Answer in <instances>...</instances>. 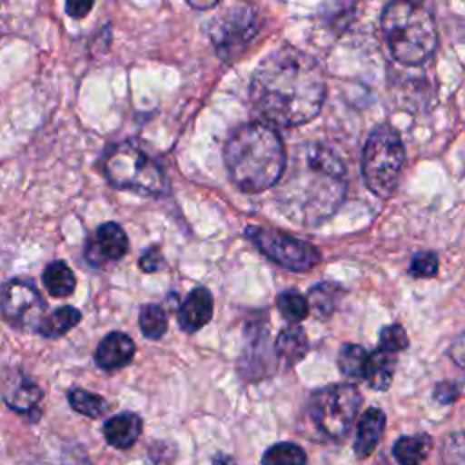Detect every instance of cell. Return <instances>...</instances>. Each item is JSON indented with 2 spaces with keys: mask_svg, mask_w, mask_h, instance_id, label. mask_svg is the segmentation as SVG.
Segmentation results:
<instances>
[{
  "mask_svg": "<svg viewBox=\"0 0 465 465\" xmlns=\"http://www.w3.org/2000/svg\"><path fill=\"white\" fill-rule=\"evenodd\" d=\"M262 465H307L305 450L292 441H280L271 445L263 456Z\"/></svg>",
  "mask_w": 465,
  "mask_h": 465,
  "instance_id": "603a6c76",
  "label": "cell"
},
{
  "mask_svg": "<svg viewBox=\"0 0 465 465\" xmlns=\"http://www.w3.org/2000/svg\"><path fill=\"white\" fill-rule=\"evenodd\" d=\"M456 347V354H458V358H456V361H458V365H463V356H461V352H463V347H461V336L456 340V343H454Z\"/></svg>",
  "mask_w": 465,
  "mask_h": 465,
  "instance_id": "8d00e7d4",
  "label": "cell"
},
{
  "mask_svg": "<svg viewBox=\"0 0 465 465\" xmlns=\"http://www.w3.org/2000/svg\"><path fill=\"white\" fill-rule=\"evenodd\" d=\"M367 360H369V352L358 343H343L338 352V367L341 374L347 378L363 380Z\"/></svg>",
  "mask_w": 465,
  "mask_h": 465,
  "instance_id": "7402d4cb",
  "label": "cell"
},
{
  "mask_svg": "<svg viewBox=\"0 0 465 465\" xmlns=\"http://www.w3.org/2000/svg\"><path fill=\"white\" fill-rule=\"evenodd\" d=\"M411 2H420V0H411Z\"/></svg>",
  "mask_w": 465,
  "mask_h": 465,
  "instance_id": "f35d334b",
  "label": "cell"
},
{
  "mask_svg": "<svg viewBox=\"0 0 465 465\" xmlns=\"http://www.w3.org/2000/svg\"><path fill=\"white\" fill-rule=\"evenodd\" d=\"M44 307L45 303L38 289L29 280L15 278L2 287L0 309L9 323L22 327L31 323L33 320H42L40 314Z\"/></svg>",
  "mask_w": 465,
  "mask_h": 465,
  "instance_id": "30bf717a",
  "label": "cell"
},
{
  "mask_svg": "<svg viewBox=\"0 0 465 465\" xmlns=\"http://www.w3.org/2000/svg\"><path fill=\"white\" fill-rule=\"evenodd\" d=\"M40 398H42L40 387L25 378H22L18 381V385L11 392L5 394L7 405L15 411H29L40 401Z\"/></svg>",
  "mask_w": 465,
  "mask_h": 465,
  "instance_id": "484cf974",
  "label": "cell"
},
{
  "mask_svg": "<svg viewBox=\"0 0 465 465\" xmlns=\"http://www.w3.org/2000/svg\"><path fill=\"white\" fill-rule=\"evenodd\" d=\"M134 358V341L124 332H109L96 347L94 360L104 371L125 367Z\"/></svg>",
  "mask_w": 465,
  "mask_h": 465,
  "instance_id": "4fadbf2b",
  "label": "cell"
},
{
  "mask_svg": "<svg viewBox=\"0 0 465 465\" xmlns=\"http://www.w3.org/2000/svg\"><path fill=\"white\" fill-rule=\"evenodd\" d=\"M42 282H44L47 292L54 298H65V296L73 294L74 285H76L73 271L62 260H54L45 267V271L42 274Z\"/></svg>",
  "mask_w": 465,
  "mask_h": 465,
  "instance_id": "d6986e66",
  "label": "cell"
},
{
  "mask_svg": "<svg viewBox=\"0 0 465 465\" xmlns=\"http://www.w3.org/2000/svg\"><path fill=\"white\" fill-rule=\"evenodd\" d=\"M309 341L307 334L300 325H287L280 331L274 341V351L280 360H283L287 365H296L303 356L307 354Z\"/></svg>",
  "mask_w": 465,
  "mask_h": 465,
  "instance_id": "2e32d148",
  "label": "cell"
},
{
  "mask_svg": "<svg viewBox=\"0 0 465 465\" xmlns=\"http://www.w3.org/2000/svg\"><path fill=\"white\" fill-rule=\"evenodd\" d=\"M249 240L276 265L289 271H311L322 260L320 251L300 238H294L278 229L249 225L245 229Z\"/></svg>",
  "mask_w": 465,
  "mask_h": 465,
  "instance_id": "ba28073f",
  "label": "cell"
},
{
  "mask_svg": "<svg viewBox=\"0 0 465 465\" xmlns=\"http://www.w3.org/2000/svg\"><path fill=\"white\" fill-rule=\"evenodd\" d=\"M67 400H69V405L76 412H80L87 418H100L107 411L105 400L94 392L85 391V389H71L67 392Z\"/></svg>",
  "mask_w": 465,
  "mask_h": 465,
  "instance_id": "d4e9b609",
  "label": "cell"
},
{
  "mask_svg": "<svg viewBox=\"0 0 465 465\" xmlns=\"http://www.w3.org/2000/svg\"><path fill=\"white\" fill-rule=\"evenodd\" d=\"M223 158L231 182L247 194L274 187L287 162L276 129L262 122L236 127L225 143Z\"/></svg>",
  "mask_w": 465,
  "mask_h": 465,
  "instance_id": "3957f363",
  "label": "cell"
},
{
  "mask_svg": "<svg viewBox=\"0 0 465 465\" xmlns=\"http://www.w3.org/2000/svg\"><path fill=\"white\" fill-rule=\"evenodd\" d=\"M258 29L260 22L254 9L245 4H234L211 20L209 35L216 53L225 62H232L247 49Z\"/></svg>",
  "mask_w": 465,
  "mask_h": 465,
  "instance_id": "9c48e42d",
  "label": "cell"
},
{
  "mask_svg": "<svg viewBox=\"0 0 465 465\" xmlns=\"http://www.w3.org/2000/svg\"><path fill=\"white\" fill-rule=\"evenodd\" d=\"M460 396V387L452 381H443L434 387V398L441 403H452Z\"/></svg>",
  "mask_w": 465,
  "mask_h": 465,
  "instance_id": "1f68e13d",
  "label": "cell"
},
{
  "mask_svg": "<svg viewBox=\"0 0 465 465\" xmlns=\"http://www.w3.org/2000/svg\"><path fill=\"white\" fill-rule=\"evenodd\" d=\"M213 465H234V460L225 454H218L213 458Z\"/></svg>",
  "mask_w": 465,
  "mask_h": 465,
  "instance_id": "d590c367",
  "label": "cell"
},
{
  "mask_svg": "<svg viewBox=\"0 0 465 465\" xmlns=\"http://www.w3.org/2000/svg\"><path fill=\"white\" fill-rule=\"evenodd\" d=\"M105 441L114 449H129L142 432V418L136 412H120L111 416L102 427Z\"/></svg>",
  "mask_w": 465,
  "mask_h": 465,
  "instance_id": "5bb4252c",
  "label": "cell"
},
{
  "mask_svg": "<svg viewBox=\"0 0 465 465\" xmlns=\"http://www.w3.org/2000/svg\"><path fill=\"white\" fill-rule=\"evenodd\" d=\"M160 267H163V256H162L160 249L151 247V249L143 251V254L140 258V269L145 272H154Z\"/></svg>",
  "mask_w": 465,
  "mask_h": 465,
  "instance_id": "4dcf8cb0",
  "label": "cell"
},
{
  "mask_svg": "<svg viewBox=\"0 0 465 465\" xmlns=\"http://www.w3.org/2000/svg\"><path fill=\"white\" fill-rule=\"evenodd\" d=\"M385 430V414L381 409L378 407H369L360 421H358V429H356V438H354V454L358 458H367L374 452V449L378 447V441L381 438Z\"/></svg>",
  "mask_w": 465,
  "mask_h": 465,
  "instance_id": "9a60e30c",
  "label": "cell"
},
{
  "mask_svg": "<svg viewBox=\"0 0 465 465\" xmlns=\"http://www.w3.org/2000/svg\"><path fill=\"white\" fill-rule=\"evenodd\" d=\"M396 371V356L392 352L376 349L374 352H369L367 369L363 374V380L376 391L389 389L392 376Z\"/></svg>",
  "mask_w": 465,
  "mask_h": 465,
  "instance_id": "e0dca14e",
  "label": "cell"
},
{
  "mask_svg": "<svg viewBox=\"0 0 465 465\" xmlns=\"http://www.w3.org/2000/svg\"><path fill=\"white\" fill-rule=\"evenodd\" d=\"M376 465H387V463H385V460H381V461H380V463H376Z\"/></svg>",
  "mask_w": 465,
  "mask_h": 465,
  "instance_id": "74e56055",
  "label": "cell"
},
{
  "mask_svg": "<svg viewBox=\"0 0 465 465\" xmlns=\"http://www.w3.org/2000/svg\"><path fill=\"white\" fill-rule=\"evenodd\" d=\"M407 345H409V336L401 325L391 323L380 331V347L378 349L396 354V352L407 349Z\"/></svg>",
  "mask_w": 465,
  "mask_h": 465,
  "instance_id": "83f0119b",
  "label": "cell"
},
{
  "mask_svg": "<svg viewBox=\"0 0 465 465\" xmlns=\"http://www.w3.org/2000/svg\"><path fill=\"white\" fill-rule=\"evenodd\" d=\"M340 298H341V287L336 283H331V282H323V283H316L314 287H311L307 303L314 311L316 316L329 318L336 311Z\"/></svg>",
  "mask_w": 465,
  "mask_h": 465,
  "instance_id": "44dd1931",
  "label": "cell"
},
{
  "mask_svg": "<svg viewBox=\"0 0 465 465\" xmlns=\"http://www.w3.org/2000/svg\"><path fill=\"white\" fill-rule=\"evenodd\" d=\"M405 149L400 133L389 124L374 127L361 154V174L371 193L389 198L400 182Z\"/></svg>",
  "mask_w": 465,
  "mask_h": 465,
  "instance_id": "8992f818",
  "label": "cell"
},
{
  "mask_svg": "<svg viewBox=\"0 0 465 465\" xmlns=\"http://www.w3.org/2000/svg\"><path fill=\"white\" fill-rule=\"evenodd\" d=\"M64 465H91L89 460L84 456V452H69L64 458Z\"/></svg>",
  "mask_w": 465,
  "mask_h": 465,
  "instance_id": "836d02e7",
  "label": "cell"
},
{
  "mask_svg": "<svg viewBox=\"0 0 465 465\" xmlns=\"http://www.w3.org/2000/svg\"><path fill=\"white\" fill-rule=\"evenodd\" d=\"M360 405L361 394L358 387L351 383H331L312 391L305 414L309 423L325 440L340 441L349 434Z\"/></svg>",
  "mask_w": 465,
  "mask_h": 465,
  "instance_id": "52a82bcc",
  "label": "cell"
},
{
  "mask_svg": "<svg viewBox=\"0 0 465 465\" xmlns=\"http://www.w3.org/2000/svg\"><path fill=\"white\" fill-rule=\"evenodd\" d=\"M191 7H194V9H211V7H214L220 0H185Z\"/></svg>",
  "mask_w": 465,
  "mask_h": 465,
  "instance_id": "e575fe53",
  "label": "cell"
},
{
  "mask_svg": "<svg viewBox=\"0 0 465 465\" xmlns=\"http://www.w3.org/2000/svg\"><path fill=\"white\" fill-rule=\"evenodd\" d=\"M213 294L205 287H196L187 294L183 303L178 309V325L183 332L193 334L207 325L213 318Z\"/></svg>",
  "mask_w": 465,
  "mask_h": 465,
  "instance_id": "7c38bea8",
  "label": "cell"
},
{
  "mask_svg": "<svg viewBox=\"0 0 465 465\" xmlns=\"http://www.w3.org/2000/svg\"><path fill=\"white\" fill-rule=\"evenodd\" d=\"M102 171L109 183L140 196H160L167 191V180L160 163L134 142H120L107 149Z\"/></svg>",
  "mask_w": 465,
  "mask_h": 465,
  "instance_id": "5b68a950",
  "label": "cell"
},
{
  "mask_svg": "<svg viewBox=\"0 0 465 465\" xmlns=\"http://www.w3.org/2000/svg\"><path fill=\"white\" fill-rule=\"evenodd\" d=\"M432 441L427 434L401 436L392 443V458L398 465H421L427 458Z\"/></svg>",
  "mask_w": 465,
  "mask_h": 465,
  "instance_id": "ac0fdd59",
  "label": "cell"
},
{
  "mask_svg": "<svg viewBox=\"0 0 465 465\" xmlns=\"http://www.w3.org/2000/svg\"><path fill=\"white\" fill-rule=\"evenodd\" d=\"M345 167L329 147L311 142L298 145L276 182L280 213L300 225H318L345 198Z\"/></svg>",
  "mask_w": 465,
  "mask_h": 465,
  "instance_id": "7a4b0ae2",
  "label": "cell"
},
{
  "mask_svg": "<svg viewBox=\"0 0 465 465\" xmlns=\"http://www.w3.org/2000/svg\"><path fill=\"white\" fill-rule=\"evenodd\" d=\"M127 249H129V240L125 231L118 223L107 222V223H102L87 240L84 254L91 265L102 267L105 263L118 262L120 258H124Z\"/></svg>",
  "mask_w": 465,
  "mask_h": 465,
  "instance_id": "8fae6325",
  "label": "cell"
},
{
  "mask_svg": "<svg viewBox=\"0 0 465 465\" xmlns=\"http://www.w3.org/2000/svg\"><path fill=\"white\" fill-rule=\"evenodd\" d=\"M249 94L265 122L280 127L302 125L323 105L325 76L311 54L285 45L260 62Z\"/></svg>",
  "mask_w": 465,
  "mask_h": 465,
  "instance_id": "6da1fadb",
  "label": "cell"
},
{
  "mask_svg": "<svg viewBox=\"0 0 465 465\" xmlns=\"http://www.w3.org/2000/svg\"><path fill=\"white\" fill-rule=\"evenodd\" d=\"M80 320H82V314L78 309L71 305H64L53 311L49 316L42 318L36 329L45 338H58V336H64L67 331H71L74 325H78Z\"/></svg>",
  "mask_w": 465,
  "mask_h": 465,
  "instance_id": "ffe728a7",
  "label": "cell"
},
{
  "mask_svg": "<svg viewBox=\"0 0 465 465\" xmlns=\"http://www.w3.org/2000/svg\"><path fill=\"white\" fill-rule=\"evenodd\" d=\"M138 325L145 338L160 340L167 331V314L160 305L147 303L140 309Z\"/></svg>",
  "mask_w": 465,
  "mask_h": 465,
  "instance_id": "cb8c5ba5",
  "label": "cell"
},
{
  "mask_svg": "<svg viewBox=\"0 0 465 465\" xmlns=\"http://www.w3.org/2000/svg\"><path fill=\"white\" fill-rule=\"evenodd\" d=\"M94 0H65V11L71 18H84L93 9Z\"/></svg>",
  "mask_w": 465,
  "mask_h": 465,
  "instance_id": "d6a6232c",
  "label": "cell"
},
{
  "mask_svg": "<svg viewBox=\"0 0 465 465\" xmlns=\"http://www.w3.org/2000/svg\"><path fill=\"white\" fill-rule=\"evenodd\" d=\"M381 31L392 58L403 65H421L438 44L432 15L411 0H392L381 13Z\"/></svg>",
  "mask_w": 465,
  "mask_h": 465,
  "instance_id": "277c9868",
  "label": "cell"
},
{
  "mask_svg": "<svg viewBox=\"0 0 465 465\" xmlns=\"http://www.w3.org/2000/svg\"><path fill=\"white\" fill-rule=\"evenodd\" d=\"M438 272V256L436 252H418L412 256L409 265V274L414 278H430Z\"/></svg>",
  "mask_w": 465,
  "mask_h": 465,
  "instance_id": "f1b7e54d",
  "label": "cell"
},
{
  "mask_svg": "<svg viewBox=\"0 0 465 465\" xmlns=\"http://www.w3.org/2000/svg\"><path fill=\"white\" fill-rule=\"evenodd\" d=\"M443 465H463V436L461 432L450 434L441 450Z\"/></svg>",
  "mask_w": 465,
  "mask_h": 465,
  "instance_id": "f546056e",
  "label": "cell"
},
{
  "mask_svg": "<svg viewBox=\"0 0 465 465\" xmlns=\"http://www.w3.org/2000/svg\"><path fill=\"white\" fill-rule=\"evenodd\" d=\"M276 307L280 311V314L292 322V323H298L302 320H305V316L309 314V303H307V298L302 296L300 292L296 291H283L282 294H278L276 298Z\"/></svg>",
  "mask_w": 465,
  "mask_h": 465,
  "instance_id": "4316f807",
  "label": "cell"
}]
</instances>
